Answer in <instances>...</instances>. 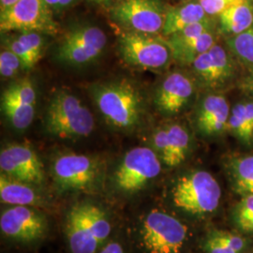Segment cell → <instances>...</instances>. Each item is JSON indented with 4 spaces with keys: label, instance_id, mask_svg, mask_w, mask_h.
<instances>
[{
    "label": "cell",
    "instance_id": "obj_1",
    "mask_svg": "<svg viewBox=\"0 0 253 253\" xmlns=\"http://www.w3.org/2000/svg\"><path fill=\"white\" fill-rule=\"evenodd\" d=\"M111 232L107 212L93 202L75 203L67 212L65 235L72 253H97Z\"/></svg>",
    "mask_w": 253,
    "mask_h": 253
},
{
    "label": "cell",
    "instance_id": "obj_2",
    "mask_svg": "<svg viewBox=\"0 0 253 253\" xmlns=\"http://www.w3.org/2000/svg\"><path fill=\"white\" fill-rule=\"evenodd\" d=\"M95 102L109 125L120 129H131L141 121L143 99L130 83L112 82L96 86Z\"/></svg>",
    "mask_w": 253,
    "mask_h": 253
},
{
    "label": "cell",
    "instance_id": "obj_3",
    "mask_svg": "<svg viewBox=\"0 0 253 253\" xmlns=\"http://www.w3.org/2000/svg\"><path fill=\"white\" fill-rule=\"evenodd\" d=\"M46 131L62 139H79L90 135L95 119L90 111L72 94L55 93L46 110Z\"/></svg>",
    "mask_w": 253,
    "mask_h": 253
},
{
    "label": "cell",
    "instance_id": "obj_4",
    "mask_svg": "<svg viewBox=\"0 0 253 253\" xmlns=\"http://www.w3.org/2000/svg\"><path fill=\"white\" fill-rule=\"evenodd\" d=\"M221 189L217 179L207 171L189 172L179 177L172 190L173 205L192 215H206L217 209Z\"/></svg>",
    "mask_w": 253,
    "mask_h": 253
},
{
    "label": "cell",
    "instance_id": "obj_5",
    "mask_svg": "<svg viewBox=\"0 0 253 253\" xmlns=\"http://www.w3.org/2000/svg\"><path fill=\"white\" fill-rule=\"evenodd\" d=\"M52 175L55 187L62 191H88L98 187L102 176L99 160L83 154H63L54 159Z\"/></svg>",
    "mask_w": 253,
    "mask_h": 253
},
{
    "label": "cell",
    "instance_id": "obj_6",
    "mask_svg": "<svg viewBox=\"0 0 253 253\" xmlns=\"http://www.w3.org/2000/svg\"><path fill=\"white\" fill-rule=\"evenodd\" d=\"M140 236L148 253H180L188 237V227L168 213L153 210L144 217Z\"/></svg>",
    "mask_w": 253,
    "mask_h": 253
},
{
    "label": "cell",
    "instance_id": "obj_7",
    "mask_svg": "<svg viewBox=\"0 0 253 253\" xmlns=\"http://www.w3.org/2000/svg\"><path fill=\"white\" fill-rule=\"evenodd\" d=\"M119 52L126 63L149 70L163 69L172 58L166 39L128 30L119 37Z\"/></svg>",
    "mask_w": 253,
    "mask_h": 253
},
{
    "label": "cell",
    "instance_id": "obj_8",
    "mask_svg": "<svg viewBox=\"0 0 253 253\" xmlns=\"http://www.w3.org/2000/svg\"><path fill=\"white\" fill-rule=\"evenodd\" d=\"M161 171V159L153 148L135 147L126 152L118 165L114 183L118 190L131 194L143 190Z\"/></svg>",
    "mask_w": 253,
    "mask_h": 253
},
{
    "label": "cell",
    "instance_id": "obj_9",
    "mask_svg": "<svg viewBox=\"0 0 253 253\" xmlns=\"http://www.w3.org/2000/svg\"><path fill=\"white\" fill-rule=\"evenodd\" d=\"M0 29L2 33L35 31L54 36L58 32V25L45 0H19L0 12Z\"/></svg>",
    "mask_w": 253,
    "mask_h": 253
},
{
    "label": "cell",
    "instance_id": "obj_10",
    "mask_svg": "<svg viewBox=\"0 0 253 253\" xmlns=\"http://www.w3.org/2000/svg\"><path fill=\"white\" fill-rule=\"evenodd\" d=\"M238 65L227 47L216 43L196 57L190 66L195 77L205 87L220 91L237 84Z\"/></svg>",
    "mask_w": 253,
    "mask_h": 253
},
{
    "label": "cell",
    "instance_id": "obj_11",
    "mask_svg": "<svg viewBox=\"0 0 253 253\" xmlns=\"http://www.w3.org/2000/svg\"><path fill=\"white\" fill-rule=\"evenodd\" d=\"M166 6L160 0H118L111 17L128 31L146 34L163 32Z\"/></svg>",
    "mask_w": 253,
    "mask_h": 253
},
{
    "label": "cell",
    "instance_id": "obj_12",
    "mask_svg": "<svg viewBox=\"0 0 253 253\" xmlns=\"http://www.w3.org/2000/svg\"><path fill=\"white\" fill-rule=\"evenodd\" d=\"M107 38L95 26H83L70 30L56 48V57L62 63L83 66L95 61L103 52Z\"/></svg>",
    "mask_w": 253,
    "mask_h": 253
},
{
    "label": "cell",
    "instance_id": "obj_13",
    "mask_svg": "<svg viewBox=\"0 0 253 253\" xmlns=\"http://www.w3.org/2000/svg\"><path fill=\"white\" fill-rule=\"evenodd\" d=\"M45 215L33 207L10 206L1 212V233L10 240L20 243H34L48 233Z\"/></svg>",
    "mask_w": 253,
    "mask_h": 253
},
{
    "label": "cell",
    "instance_id": "obj_14",
    "mask_svg": "<svg viewBox=\"0 0 253 253\" xmlns=\"http://www.w3.org/2000/svg\"><path fill=\"white\" fill-rule=\"evenodd\" d=\"M1 172L9 177L29 183L42 185L44 179L43 165L35 150L26 144H12L1 149Z\"/></svg>",
    "mask_w": 253,
    "mask_h": 253
},
{
    "label": "cell",
    "instance_id": "obj_15",
    "mask_svg": "<svg viewBox=\"0 0 253 253\" xmlns=\"http://www.w3.org/2000/svg\"><path fill=\"white\" fill-rule=\"evenodd\" d=\"M151 144L165 165L175 167L187 159L190 151V134L179 124H171L158 128L151 137Z\"/></svg>",
    "mask_w": 253,
    "mask_h": 253
},
{
    "label": "cell",
    "instance_id": "obj_16",
    "mask_svg": "<svg viewBox=\"0 0 253 253\" xmlns=\"http://www.w3.org/2000/svg\"><path fill=\"white\" fill-rule=\"evenodd\" d=\"M195 93V83L185 73L169 74L156 93L155 103L160 112L175 115L185 108Z\"/></svg>",
    "mask_w": 253,
    "mask_h": 253
},
{
    "label": "cell",
    "instance_id": "obj_17",
    "mask_svg": "<svg viewBox=\"0 0 253 253\" xmlns=\"http://www.w3.org/2000/svg\"><path fill=\"white\" fill-rule=\"evenodd\" d=\"M231 107L226 98L218 93H210L202 100L195 112V125L200 133L214 136L227 131Z\"/></svg>",
    "mask_w": 253,
    "mask_h": 253
},
{
    "label": "cell",
    "instance_id": "obj_18",
    "mask_svg": "<svg viewBox=\"0 0 253 253\" xmlns=\"http://www.w3.org/2000/svg\"><path fill=\"white\" fill-rule=\"evenodd\" d=\"M0 199L9 206L39 208L45 204V200L34 185L13 179L4 173L0 176Z\"/></svg>",
    "mask_w": 253,
    "mask_h": 253
},
{
    "label": "cell",
    "instance_id": "obj_19",
    "mask_svg": "<svg viewBox=\"0 0 253 253\" xmlns=\"http://www.w3.org/2000/svg\"><path fill=\"white\" fill-rule=\"evenodd\" d=\"M165 39L171 49L172 58L184 65H191L200 54L208 52L217 43L215 31L190 39H177L172 36Z\"/></svg>",
    "mask_w": 253,
    "mask_h": 253
},
{
    "label": "cell",
    "instance_id": "obj_20",
    "mask_svg": "<svg viewBox=\"0 0 253 253\" xmlns=\"http://www.w3.org/2000/svg\"><path fill=\"white\" fill-rule=\"evenodd\" d=\"M211 17L200 2L190 1L178 6H166L163 36L169 37L192 24Z\"/></svg>",
    "mask_w": 253,
    "mask_h": 253
},
{
    "label": "cell",
    "instance_id": "obj_21",
    "mask_svg": "<svg viewBox=\"0 0 253 253\" xmlns=\"http://www.w3.org/2000/svg\"><path fill=\"white\" fill-rule=\"evenodd\" d=\"M6 45L22 60L23 69L30 70L42 57L44 38L35 31L21 32L19 36L8 40Z\"/></svg>",
    "mask_w": 253,
    "mask_h": 253
},
{
    "label": "cell",
    "instance_id": "obj_22",
    "mask_svg": "<svg viewBox=\"0 0 253 253\" xmlns=\"http://www.w3.org/2000/svg\"><path fill=\"white\" fill-rule=\"evenodd\" d=\"M218 24L226 38L244 32L253 24V4L250 0H241L229 7L218 15Z\"/></svg>",
    "mask_w": 253,
    "mask_h": 253
},
{
    "label": "cell",
    "instance_id": "obj_23",
    "mask_svg": "<svg viewBox=\"0 0 253 253\" xmlns=\"http://www.w3.org/2000/svg\"><path fill=\"white\" fill-rule=\"evenodd\" d=\"M227 131L242 144L253 145V100L247 98L231 108Z\"/></svg>",
    "mask_w": 253,
    "mask_h": 253
},
{
    "label": "cell",
    "instance_id": "obj_24",
    "mask_svg": "<svg viewBox=\"0 0 253 253\" xmlns=\"http://www.w3.org/2000/svg\"><path fill=\"white\" fill-rule=\"evenodd\" d=\"M227 169L237 193L242 196L253 194V155L231 159Z\"/></svg>",
    "mask_w": 253,
    "mask_h": 253
},
{
    "label": "cell",
    "instance_id": "obj_25",
    "mask_svg": "<svg viewBox=\"0 0 253 253\" xmlns=\"http://www.w3.org/2000/svg\"><path fill=\"white\" fill-rule=\"evenodd\" d=\"M1 108L9 124L20 131L27 129L35 117V105L19 102L4 93L1 99Z\"/></svg>",
    "mask_w": 253,
    "mask_h": 253
},
{
    "label": "cell",
    "instance_id": "obj_26",
    "mask_svg": "<svg viewBox=\"0 0 253 253\" xmlns=\"http://www.w3.org/2000/svg\"><path fill=\"white\" fill-rule=\"evenodd\" d=\"M225 43L238 63L246 70L253 69V24L244 32L226 38Z\"/></svg>",
    "mask_w": 253,
    "mask_h": 253
},
{
    "label": "cell",
    "instance_id": "obj_27",
    "mask_svg": "<svg viewBox=\"0 0 253 253\" xmlns=\"http://www.w3.org/2000/svg\"><path fill=\"white\" fill-rule=\"evenodd\" d=\"M235 221L245 233H253V194L242 196L235 209Z\"/></svg>",
    "mask_w": 253,
    "mask_h": 253
},
{
    "label": "cell",
    "instance_id": "obj_28",
    "mask_svg": "<svg viewBox=\"0 0 253 253\" xmlns=\"http://www.w3.org/2000/svg\"><path fill=\"white\" fill-rule=\"evenodd\" d=\"M3 93L19 102L36 105V90L32 82L29 81L28 79H24L22 81L12 84Z\"/></svg>",
    "mask_w": 253,
    "mask_h": 253
},
{
    "label": "cell",
    "instance_id": "obj_29",
    "mask_svg": "<svg viewBox=\"0 0 253 253\" xmlns=\"http://www.w3.org/2000/svg\"><path fill=\"white\" fill-rule=\"evenodd\" d=\"M23 69V62L16 54L9 49H6L0 54V74L4 78L14 77L19 70Z\"/></svg>",
    "mask_w": 253,
    "mask_h": 253
},
{
    "label": "cell",
    "instance_id": "obj_30",
    "mask_svg": "<svg viewBox=\"0 0 253 253\" xmlns=\"http://www.w3.org/2000/svg\"><path fill=\"white\" fill-rule=\"evenodd\" d=\"M241 0H199L200 4L209 16L219 15L229 7L240 2Z\"/></svg>",
    "mask_w": 253,
    "mask_h": 253
},
{
    "label": "cell",
    "instance_id": "obj_31",
    "mask_svg": "<svg viewBox=\"0 0 253 253\" xmlns=\"http://www.w3.org/2000/svg\"><path fill=\"white\" fill-rule=\"evenodd\" d=\"M212 234L219 240L224 242L227 246H229L236 253H240L246 246L244 239L239 235H234L223 231H214L212 232Z\"/></svg>",
    "mask_w": 253,
    "mask_h": 253
},
{
    "label": "cell",
    "instance_id": "obj_32",
    "mask_svg": "<svg viewBox=\"0 0 253 253\" xmlns=\"http://www.w3.org/2000/svg\"><path fill=\"white\" fill-rule=\"evenodd\" d=\"M207 253H236L224 242L219 240L212 233L208 235L204 244Z\"/></svg>",
    "mask_w": 253,
    "mask_h": 253
},
{
    "label": "cell",
    "instance_id": "obj_33",
    "mask_svg": "<svg viewBox=\"0 0 253 253\" xmlns=\"http://www.w3.org/2000/svg\"><path fill=\"white\" fill-rule=\"evenodd\" d=\"M236 85L242 91L247 98L253 100V69H249L239 77Z\"/></svg>",
    "mask_w": 253,
    "mask_h": 253
},
{
    "label": "cell",
    "instance_id": "obj_34",
    "mask_svg": "<svg viewBox=\"0 0 253 253\" xmlns=\"http://www.w3.org/2000/svg\"><path fill=\"white\" fill-rule=\"evenodd\" d=\"M48 6L52 9H63L71 7L77 0H45Z\"/></svg>",
    "mask_w": 253,
    "mask_h": 253
},
{
    "label": "cell",
    "instance_id": "obj_35",
    "mask_svg": "<svg viewBox=\"0 0 253 253\" xmlns=\"http://www.w3.org/2000/svg\"><path fill=\"white\" fill-rule=\"evenodd\" d=\"M99 253H125L122 245L118 241H110L104 245Z\"/></svg>",
    "mask_w": 253,
    "mask_h": 253
},
{
    "label": "cell",
    "instance_id": "obj_36",
    "mask_svg": "<svg viewBox=\"0 0 253 253\" xmlns=\"http://www.w3.org/2000/svg\"><path fill=\"white\" fill-rule=\"evenodd\" d=\"M19 0H0V10L1 12L7 10L10 7H12Z\"/></svg>",
    "mask_w": 253,
    "mask_h": 253
},
{
    "label": "cell",
    "instance_id": "obj_37",
    "mask_svg": "<svg viewBox=\"0 0 253 253\" xmlns=\"http://www.w3.org/2000/svg\"><path fill=\"white\" fill-rule=\"evenodd\" d=\"M88 1H90L91 3H93L95 5H98L100 7L107 8V7H110V6H113V3L116 0H88Z\"/></svg>",
    "mask_w": 253,
    "mask_h": 253
},
{
    "label": "cell",
    "instance_id": "obj_38",
    "mask_svg": "<svg viewBox=\"0 0 253 253\" xmlns=\"http://www.w3.org/2000/svg\"><path fill=\"white\" fill-rule=\"evenodd\" d=\"M250 2H251V3L253 5V0H250Z\"/></svg>",
    "mask_w": 253,
    "mask_h": 253
}]
</instances>
